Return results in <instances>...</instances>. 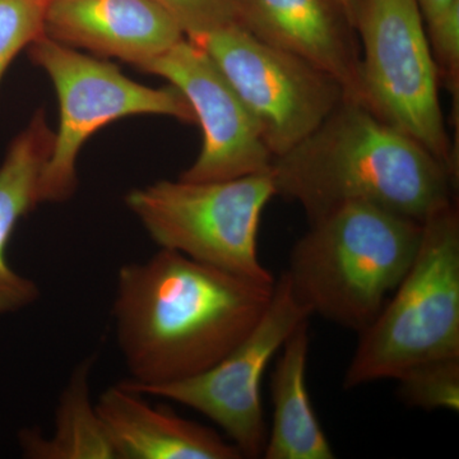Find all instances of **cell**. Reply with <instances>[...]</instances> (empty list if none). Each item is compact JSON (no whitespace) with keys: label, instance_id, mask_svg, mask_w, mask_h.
Masks as SVG:
<instances>
[{"label":"cell","instance_id":"30bf717a","mask_svg":"<svg viewBox=\"0 0 459 459\" xmlns=\"http://www.w3.org/2000/svg\"><path fill=\"white\" fill-rule=\"evenodd\" d=\"M186 96L204 132L195 164L179 179H237L270 172L274 156L258 123L212 57L189 39L175 44L143 69Z\"/></svg>","mask_w":459,"mask_h":459},{"label":"cell","instance_id":"5bb4252c","mask_svg":"<svg viewBox=\"0 0 459 459\" xmlns=\"http://www.w3.org/2000/svg\"><path fill=\"white\" fill-rule=\"evenodd\" d=\"M53 141L47 115L39 110L12 141L0 165V316L22 312L41 296L35 281L9 264L7 249L18 222L41 204V174Z\"/></svg>","mask_w":459,"mask_h":459},{"label":"cell","instance_id":"ffe728a7","mask_svg":"<svg viewBox=\"0 0 459 459\" xmlns=\"http://www.w3.org/2000/svg\"><path fill=\"white\" fill-rule=\"evenodd\" d=\"M170 14L186 38L240 25L237 0H153Z\"/></svg>","mask_w":459,"mask_h":459},{"label":"cell","instance_id":"7a4b0ae2","mask_svg":"<svg viewBox=\"0 0 459 459\" xmlns=\"http://www.w3.org/2000/svg\"><path fill=\"white\" fill-rule=\"evenodd\" d=\"M276 195L307 220L346 204H368L424 222L451 204L457 179L446 165L360 100L343 101L300 143L274 157Z\"/></svg>","mask_w":459,"mask_h":459},{"label":"cell","instance_id":"e0dca14e","mask_svg":"<svg viewBox=\"0 0 459 459\" xmlns=\"http://www.w3.org/2000/svg\"><path fill=\"white\" fill-rule=\"evenodd\" d=\"M406 406L427 411H459V358L416 365L395 377Z\"/></svg>","mask_w":459,"mask_h":459},{"label":"cell","instance_id":"ba28073f","mask_svg":"<svg viewBox=\"0 0 459 459\" xmlns=\"http://www.w3.org/2000/svg\"><path fill=\"white\" fill-rule=\"evenodd\" d=\"M189 40L221 69L255 117L274 157L300 143L349 96L333 75L265 44L241 25Z\"/></svg>","mask_w":459,"mask_h":459},{"label":"cell","instance_id":"5b68a950","mask_svg":"<svg viewBox=\"0 0 459 459\" xmlns=\"http://www.w3.org/2000/svg\"><path fill=\"white\" fill-rule=\"evenodd\" d=\"M273 197L267 172L228 180H160L131 190L126 204L159 249L255 282L274 283L258 255L263 211Z\"/></svg>","mask_w":459,"mask_h":459},{"label":"cell","instance_id":"2e32d148","mask_svg":"<svg viewBox=\"0 0 459 459\" xmlns=\"http://www.w3.org/2000/svg\"><path fill=\"white\" fill-rule=\"evenodd\" d=\"M95 362V355H91L74 368L57 401L50 437L35 429L18 435L26 458L117 459L107 428L91 400L90 377Z\"/></svg>","mask_w":459,"mask_h":459},{"label":"cell","instance_id":"9a60e30c","mask_svg":"<svg viewBox=\"0 0 459 459\" xmlns=\"http://www.w3.org/2000/svg\"><path fill=\"white\" fill-rule=\"evenodd\" d=\"M309 346V320H307L283 343L282 353L272 374L273 420L263 458H336L307 392Z\"/></svg>","mask_w":459,"mask_h":459},{"label":"cell","instance_id":"277c9868","mask_svg":"<svg viewBox=\"0 0 459 459\" xmlns=\"http://www.w3.org/2000/svg\"><path fill=\"white\" fill-rule=\"evenodd\" d=\"M359 343L343 388L395 379L424 362L459 358V212L455 201L422 222L413 262Z\"/></svg>","mask_w":459,"mask_h":459},{"label":"cell","instance_id":"4fadbf2b","mask_svg":"<svg viewBox=\"0 0 459 459\" xmlns=\"http://www.w3.org/2000/svg\"><path fill=\"white\" fill-rule=\"evenodd\" d=\"M96 409L117 459H240V451L212 428L155 407L122 385L100 394Z\"/></svg>","mask_w":459,"mask_h":459},{"label":"cell","instance_id":"3957f363","mask_svg":"<svg viewBox=\"0 0 459 459\" xmlns=\"http://www.w3.org/2000/svg\"><path fill=\"white\" fill-rule=\"evenodd\" d=\"M283 272L310 310L361 333L418 253L422 222L368 204H346L309 221Z\"/></svg>","mask_w":459,"mask_h":459},{"label":"cell","instance_id":"8fae6325","mask_svg":"<svg viewBox=\"0 0 459 459\" xmlns=\"http://www.w3.org/2000/svg\"><path fill=\"white\" fill-rule=\"evenodd\" d=\"M237 4L247 31L333 75L358 99L360 41L349 0H237Z\"/></svg>","mask_w":459,"mask_h":459},{"label":"cell","instance_id":"6da1fadb","mask_svg":"<svg viewBox=\"0 0 459 459\" xmlns=\"http://www.w3.org/2000/svg\"><path fill=\"white\" fill-rule=\"evenodd\" d=\"M274 283L168 249L123 264L111 316L128 382L165 385L210 369L253 331Z\"/></svg>","mask_w":459,"mask_h":459},{"label":"cell","instance_id":"52a82bcc","mask_svg":"<svg viewBox=\"0 0 459 459\" xmlns=\"http://www.w3.org/2000/svg\"><path fill=\"white\" fill-rule=\"evenodd\" d=\"M29 56L49 75L59 100V128L41 174V204H62L74 197L81 148L102 126L134 115L197 123L188 100L172 84L143 86L113 63L81 54L45 35L30 45Z\"/></svg>","mask_w":459,"mask_h":459},{"label":"cell","instance_id":"7c38bea8","mask_svg":"<svg viewBox=\"0 0 459 459\" xmlns=\"http://www.w3.org/2000/svg\"><path fill=\"white\" fill-rule=\"evenodd\" d=\"M44 35L74 49L117 57L141 71L186 39L153 0H49Z\"/></svg>","mask_w":459,"mask_h":459},{"label":"cell","instance_id":"9c48e42d","mask_svg":"<svg viewBox=\"0 0 459 459\" xmlns=\"http://www.w3.org/2000/svg\"><path fill=\"white\" fill-rule=\"evenodd\" d=\"M310 316L282 274L253 331L210 369L165 385L120 383L138 394L197 411L221 429L243 458L262 457L268 435L262 404L263 376L287 338Z\"/></svg>","mask_w":459,"mask_h":459},{"label":"cell","instance_id":"d6986e66","mask_svg":"<svg viewBox=\"0 0 459 459\" xmlns=\"http://www.w3.org/2000/svg\"><path fill=\"white\" fill-rule=\"evenodd\" d=\"M49 0H0V82L14 57L44 35Z\"/></svg>","mask_w":459,"mask_h":459},{"label":"cell","instance_id":"ac0fdd59","mask_svg":"<svg viewBox=\"0 0 459 459\" xmlns=\"http://www.w3.org/2000/svg\"><path fill=\"white\" fill-rule=\"evenodd\" d=\"M425 27L440 84L449 91L455 114L459 100V0H416Z\"/></svg>","mask_w":459,"mask_h":459},{"label":"cell","instance_id":"8992f818","mask_svg":"<svg viewBox=\"0 0 459 459\" xmlns=\"http://www.w3.org/2000/svg\"><path fill=\"white\" fill-rule=\"evenodd\" d=\"M360 41L358 100L418 141L458 180V150L439 100V71L416 0H349Z\"/></svg>","mask_w":459,"mask_h":459}]
</instances>
